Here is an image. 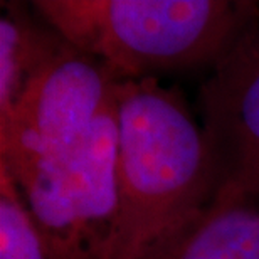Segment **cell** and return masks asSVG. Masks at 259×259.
I'll return each instance as SVG.
<instances>
[{"instance_id":"obj_1","label":"cell","mask_w":259,"mask_h":259,"mask_svg":"<svg viewBox=\"0 0 259 259\" xmlns=\"http://www.w3.org/2000/svg\"><path fill=\"white\" fill-rule=\"evenodd\" d=\"M219 190L214 150L158 77L118 84V212L106 259H138Z\"/></svg>"},{"instance_id":"obj_2","label":"cell","mask_w":259,"mask_h":259,"mask_svg":"<svg viewBox=\"0 0 259 259\" xmlns=\"http://www.w3.org/2000/svg\"><path fill=\"white\" fill-rule=\"evenodd\" d=\"M39 17L120 79L215 69L259 29L247 0H37Z\"/></svg>"},{"instance_id":"obj_3","label":"cell","mask_w":259,"mask_h":259,"mask_svg":"<svg viewBox=\"0 0 259 259\" xmlns=\"http://www.w3.org/2000/svg\"><path fill=\"white\" fill-rule=\"evenodd\" d=\"M120 77L58 34L0 120V165L17 182L66 162L115 95Z\"/></svg>"},{"instance_id":"obj_4","label":"cell","mask_w":259,"mask_h":259,"mask_svg":"<svg viewBox=\"0 0 259 259\" xmlns=\"http://www.w3.org/2000/svg\"><path fill=\"white\" fill-rule=\"evenodd\" d=\"M15 184L51 259H106L118 212V86L66 162Z\"/></svg>"},{"instance_id":"obj_5","label":"cell","mask_w":259,"mask_h":259,"mask_svg":"<svg viewBox=\"0 0 259 259\" xmlns=\"http://www.w3.org/2000/svg\"><path fill=\"white\" fill-rule=\"evenodd\" d=\"M199 105L219 170L217 192L259 205V29L212 69Z\"/></svg>"},{"instance_id":"obj_6","label":"cell","mask_w":259,"mask_h":259,"mask_svg":"<svg viewBox=\"0 0 259 259\" xmlns=\"http://www.w3.org/2000/svg\"><path fill=\"white\" fill-rule=\"evenodd\" d=\"M138 259H259V205L217 192Z\"/></svg>"},{"instance_id":"obj_7","label":"cell","mask_w":259,"mask_h":259,"mask_svg":"<svg viewBox=\"0 0 259 259\" xmlns=\"http://www.w3.org/2000/svg\"><path fill=\"white\" fill-rule=\"evenodd\" d=\"M0 17V120L9 116L30 71L58 37L53 29L34 22L19 4H2Z\"/></svg>"},{"instance_id":"obj_8","label":"cell","mask_w":259,"mask_h":259,"mask_svg":"<svg viewBox=\"0 0 259 259\" xmlns=\"http://www.w3.org/2000/svg\"><path fill=\"white\" fill-rule=\"evenodd\" d=\"M0 259H51L19 185L0 165Z\"/></svg>"}]
</instances>
